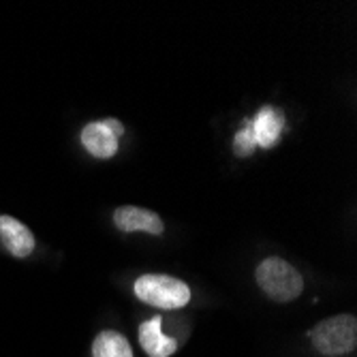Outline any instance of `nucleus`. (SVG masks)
<instances>
[{
  "label": "nucleus",
  "mask_w": 357,
  "mask_h": 357,
  "mask_svg": "<svg viewBox=\"0 0 357 357\" xmlns=\"http://www.w3.org/2000/svg\"><path fill=\"white\" fill-rule=\"evenodd\" d=\"M257 282L274 302H294L296 298H300L304 289L300 272L278 257H270L264 264H259Z\"/></svg>",
  "instance_id": "obj_1"
},
{
  "label": "nucleus",
  "mask_w": 357,
  "mask_h": 357,
  "mask_svg": "<svg viewBox=\"0 0 357 357\" xmlns=\"http://www.w3.org/2000/svg\"><path fill=\"white\" fill-rule=\"evenodd\" d=\"M135 296L154 308L178 310L190 302V289L174 276L146 274L135 280Z\"/></svg>",
  "instance_id": "obj_2"
},
{
  "label": "nucleus",
  "mask_w": 357,
  "mask_h": 357,
  "mask_svg": "<svg viewBox=\"0 0 357 357\" xmlns=\"http://www.w3.org/2000/svg\"><path fill=\"white\" fill-rule=\"evenodd\" d=\"M310 340L314 349L323 355H344L357 344V319L353 314H336L317 323L310 330Z\"/></svg>",
  "instance_id": "obj_3"
},
{
  "label": "nucleus",
  "mask_w": 357,
  "mask_h": 357,
  "mask_svg": "<svg viewBox=\"0 0 357 357\" xmlns=\"http://www.w3.org/2000/svg\"><path fill=\"white\" fill-rule=\"evenodd\" d=\"M0 240H3L5 248L17 259H26L35 250V236H32V231L24 222L9 214L0 216Z\"/></svg>",
  "instance_id": "obj_4"
},
{
  "label": "nucleus",
  "mask_w": 357,
  "mask_h": 357,
  "mask_svg": "<svg viewBox=\"0 0 357 357\" xmlns=\"http://www.w3.org/2000/svg\"><path fill=\"white\" fill-rule=\"evenodd\" d=\"M114 222L120 231H146L152 236L163 234V220L156 216V212L135 208V206H124L114 212Z\"/></svg>",
  "instance_id": "obj_5"
},
{
  "label": "nucleus",
  "mask_w": 357,
  "mask_h": 357,
  "mask_svg": "<svg viewBox=\"0 0 357 357\" xmlns=\"http://www.w3.org/2000/svg\"><path fill=\"white\" fill-rule=\"evenodd\" d=\"M160 323H163V319L156 314L146 323H142L137 332L139 344L150 357H169L178 351V342L160 332Z\"/></svg>",
  "instance_id": "obj_6"
},
{
  "label": "nucleus",
  "mask_w": 357,
  "mask_h": 357,
  "mask_svg": "<svg viewBox=\"0 0 357 357\" xmlns=\"http://www.w3.org/2000/svg\"><path fill=\"white\" fill-rule=\"evenodd\" d=\"M282 126H284V116H282L280 109H276V107L259 109V114L250 122L255 144L261 146V148H272L280 139Z\"/></svg>",
  "instance_id": "obj_7"
},
{
  "label": "nucleus",
  "mask_w": 357,
  "mask_h": 357,
  "mask_svg": "<svg viewBox=\"0 0 357 357\" xmlns=\"http://www.w3.org/2000/svg\"><path fill=\"white\" fill-rule=\"evenodd\" d=\"M82 144L96 158H112L118 152V137L105 122H92L84 126Z\"/></svg>",
  "instance_id": "obj_8"
},
{
  "label": "nucleus",
  "mask_w": 357,
  "mask_h": 357,
  "mask_svg": "<svg viewBox=\"0 0 357 357\" xmlns=\"http://www.w3.org/2000/svg\"><path fill=\"white\" fill-rule=\"evenodd\" d=\"M92 357H133V351L120 332L105 330L92 342Z\"/></svg>",
  "instance_id": "obj_9"
},
{
  "label": "nucleus",
  "mask_w": 357,
  "mask_h": 357,
  "mask_svg": "<svg viewBox=\"0 0 357 357\" xmlns=\"http://www.w3.org/2000/svg\"><path fill=\"white\" fill-rule=\"evenodd\" d=\"M257 144H255V135H252V128H250V120H244L242 128L236 133L234 139V152L236 156H250L255 152Z\"/></svg>",
  "instance_id": "obj_10"
},
{
  "label": "nucleus",
  "mask_w": 357,
  "mask_h": 357,
  "mask_svg": "<svg viewBox=\"0 0 357 357\" xmlns=\"http://www.w3.org/2000/svg\"><path fill=\"white\" fill-rule=\"evenodd\" d=\"M105 124H107V126L112 128V133H114V135H116L118 139H120V137L124 135V128H122V124H120V122H116V120H105Z\"/></svg>",
  "instance_id": "obj_11"
}]
</instances>
